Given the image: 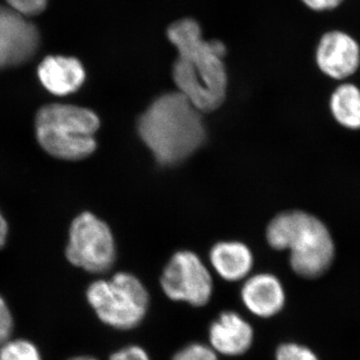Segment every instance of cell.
I'll use <instances>...</instances> for the list:
<instances>
[{
	"instance_id": "cell-20",
	"label": "cell",
	"mask_w": 360,
	"mask_h": 360,
	"mask_svg": "<svg viewBox=\"0 0 360 360\" xmlns=\"http://www.w3.org/2000/svg\"><path fill=\"white\" fill-rule=\"evenodd\" d=\"M110 360H151L148 352L139 345L123 347L111 354Z\"/></svg>"
},
{
	"instance_id": "cell-1",
	"label": "cell",
	"mask_w": 360,
	"mask_h": 360,
	"mask_svg": "<svg viewBox=\"0 0 360 360\" xmlns=\"http://www.w3.org/2000/svg\"><path fill=\"white\" fill-rule=\"evenodd\" d=\"M167 37L177 51L172 77L179 91L201 112L217 110L224 103L229 82L225 45L205 39L200 23L193 18L174 21Z\"/></svg>"
},
{
	"instance_id": "cell-12",
	"label": "cell",
	"mask_w": 360,
	"mask_h": 360,
	"mask_svg": "<svg viewBox=\"0 0 360 360\" xmlns=\"http://www.w3.org/2000/svg\"><path fill=\"white\" fill-rule=\"evenodd\" d=\"M37 72L45 89L58 96L77 91L85 80L84 66L75 58L47 56L40 63Z\"/></svg>"
},
{
	"instance_id": "cell-19",
	"label": "cell",
	"mask_w": 360,
	"mask_h": 360,
	"mask_svg": "<svg viewBox=\"0 0 360 360\" xmlns=\"http://www.w3.org/2000/svg\"><path fill=\"white\" fill-rule=\"evenodd\" d=\"M13 321L11 311L7 307L4 298L0 296V345H4L8 340L13 331Z\"/></svg>"
},
{
	"instance_id": "cell-3",
	"label": "cell",
	"mask_w": 360,
	"mask_h": 360,
	"mask_svg": "<svg viewBox=\"0 0 360 360\" xmlns=\"http://www.w3.org/2000/svg\"><path fill=\"white\" fill-rule=\"evenodd\" d=\"M266 239L274 250L290 251L291 269L304 278L321 276L335 259V243L328 227L302 210L276 215L267 226Z\"/></svg>"
},
{
	"instance_id": "cell-2",
	"label": "cell",
	"mask_w": 360,
	"mask_h": 360,
	"mask_svg": "<svg viewBox=\"0 0 360 360\" xmlns=\"http://www.w3.org/2000/svg\"><path fill=\"white\" fill-rule=\"evenodd\" d=\"M137 132L162 167L186 160L206 139L201 111L179 91L158 97L139 117Z\"/></svg>"
},
{
	"instance_id": "cell-22",
	"label": "cell",
	"mask_w": 360,
	"mask_h": 360,
	"mask_svg": "<svg viewBox=\"0 0 360 360\" xmlns=\"http://www.w3.org/2000/svg\"><path fill=\"white\" fill-rule=\"evenodd\" d=\"M7 236V224L6 219L2 217L1 213H0V248L4 246V243L6 240Z\"/></svg>"
},
{
	"instance_id": "cell-7",
	"label": "cell",
	"mask_w": 360,
	"mask_h": 360,
	"mask_svg": "<svg viewBox=\"0 0 360 360\" xmlns=\"http://www.w3.org/2000/svg\"><path fill=\"white\" fill-rule=\"evenodd\" d=\"M161 288L169 300L205 307L212 296V274L193 251L174 253L160 277Z\"/></svg>"
},
{
	"instance_id": "cell-5",
	"label": "cell",
	"mask_w": 360,
	"mask_h": 360,
	"mask_svg": "<svg viewBox=\"0 0 360 360\" xmlns=\"http://www.w3.org/2000/svg\"><path fill=\"white\" fill-rule=\"evenodd\" d=\"M86 296L98 319L120 330L136 328L148 314V290L129 272H118L110 281H96L89 286Z\"/></svg>"
},
{
	"instance_id": "cell-4",
	"label": "cell",
	"mask_w": 360,
	"mask_h": 360,
	"mask_svg": "<svg viewBox=\"0 0 360 360\" xmlns=\"http://www.w3.org/2000/svg\"><path fill=\"white\" fill-rule=\"evenodd\" d=\"M101 120L94 111L71 104H47L35 120L37 141L49 155L80 160L96 149L94 134Z\"/></svg>"
},
{
	"instance_id": "cell-17",
	"label": "cell",
	"mask_w": 360,
	"mask_h": 360,
	"mask_svg": "<svg viewBox=\"0 0 360 360\" xmlns=\"http://www.w3.org/2000/svg\"><path fill=\"white\" fill-rule=\"evenodd\" d=\"M172 360H219L217 352L203 343H191L174 354Z\"/></svg>"
},
{
	"instance_id": "cell-6",
	"label": "cell",
	"mask_w": 360,
	"mask_h": 360,
	"mask_svg": "<svg viewBox=\"0 0 360 360\" xmlns=\"http://www.w3.org/2000/svg\"><path fill=\"white\" fill-rule=\"evenodd\" d=\"M66 257L70 264L92 274L108 271L115 262V238L108 225L84 212L71 224Z\"/></svg>"
},
{
	"instance_id": "cell-10",
	"label": "cell",
	"mask_w": 360,
	"mask_h": 360,
	"mask_svg": "<svg viewBox=\"0 0 360 360\" xmlns=\"http://www.w3.org/2000/svg\"><path fill=\"white\" fill-rule=\"evenodd\" d=\"M210 347L217 354L239 356L248 352L252 345L255 333L252 326L241 315L224 311L210 324Z\"/></svg>"
},
{
	"instance_id": "cell-9",
	"label": "cell",
	"mask_w": 360,
	"mask_h": 360,
	"mask_svg": "<svg viewBox=\"0 0 360 360\" xmlns=\"http://www.w3.org/2000/svg\"><path fill=\"white\" fill-rule=\"evenodd\" d=\"M315 61L326 77L335 80L347 79L359 70L360 44L347 32L329 30L319 40Z\"/></svg>"
},
{
	"instance_id": "cell-11",
	"label": "cell",
	"mask_w": 360,
	"mask_h": 360,
	"mask_svg": "<svg viewBox=\"0 0 360 360\" xmlns=\"http://www.w3.org/2000/svg\"><path fill=\"white\" fill-rule=\"evenodd\" d=\"M241 300L255 316L269 319L283 310L285 291L276 276L258 274L248 277L241 288Z\"/></svg>"
},
{
	"instance_id": "cell-18",
	"label": "cell",
	"mask_w": 360,
	"mask_h": 360,
	"mask_svg": "<svg viewBox=\"0 0 360 360\" xmlns=\"http://www.w3.org/2000/svg\"><path fill=\"white\" fill-rule=\"evenodd\" d=\"M6 4L26 18L41 13L46 8L47 0H6Z\"/></svg>"
},
{
	"instance_id": "cell-15",
	"label": "cell",
	"mask_w": 360,
	"mask_h": 360,
	"mask_svg": "<svg viewBox=\"0 0 360 360\" xmlns=\"http://www.w3.org/2000/svg\"><path fill=\"white\" fill-rule=\"evenodd\" d=\"M0 360H41L37 348L30 341L13 340L0 348Z\"/></svg>"
},
{
	"instance_id": "cell-23",
	"label": "cell",
	"mask_w": 360,
	"mask_h": 360,
	"mask_svg": "<svg viewBox=\"0 0 360 360\" xmlns=\"http://www.w3.org/2000/svg\"><path fill=\"white\" fill-rule=\"evenodd\" d=\"M70 360H97V359H94V357H89V356H79V357H75V359H72Z\"/></svg>"
},
{
	"instance_id": "cell-13",
	"label": "cell",
	"mask_w": 360,
	"mask_h": 360,
	"mask_svg": "<svg viewBox=\"0 0 360 360\" xmlns=\"http://www.w3.org/2000/svg\"><path fill=\"white\" fill-rule=\"evenodd\" d=\"M213 269L226 281H239L250 274L253 255L248 246L238 241H221L210 252Z\"/></svg>"
},
{
	"instance_id": "cell-14",
	"label": "cell",
	"mask_w": 360,
	"mask_h": 360,
	"mask_svg": "<svg viewBox=\"0 0 360 360\" xmlns=\"http://www.w3.org/2000/svg\"><path fill=\"white\" fill-rule=\"evenodd\" d=\"M336 122L348 129H360V89L352 84L336 87L329 101Z\"/></svg>"
},
{
	"instance_id": "cell-8",
	"label": "cell",
	"mask_w": 360,
	"mask_h": 360,
	"mask_svg": "<svg viewBox=\"0 0 360 360\" xmlns=\"http://www.w3.org/2000/svg\"><path fill=\"white\" fill-rule=\"evenodd\" d=\"M39 41L37 26L11 7L0 4V70L30 60Z\"/></svg>"
},
{
	"instance_id": "cell-16",
	"label": "cell",
	"mask_w": 360,
	"mask_h": 360,
	"mask_svg": "<svg viewBox=\"0 0 360 360\" xmlns=\"http://www.w3.org/2000/svg\"><path fill=\"white\" fill-rule=\"evenodd\" d=\"M276 360H319L310 348L298 343H283L276 352Z\"/></svg>"
},
{
	"instance_id": "cell-21",
	"label": "cell",
	"mask_w": 360,
	"mask_h": 360,
	"mask_svg": "<svg viewBox=\"0 0 360 360\" xmlns=\"http://www.w3.org/2000/svg\"><path fill=\"white\" fill-rule=\"evenodd\" d=\"M310 11L316 13L335 11L340 7L345 0H300Z\"/></svg>"
}]
</instances>
